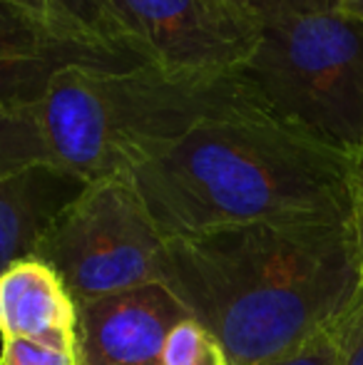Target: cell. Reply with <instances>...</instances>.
I'll use <instances>...</instances> for the list:
<instances>
[{"mask_svg":"<svg viewBox=\"0 0 363 365\" xmlns=\"http://www.w3.org/2000/svg\"><path fill=\"white\" fill-rule=\"evenodd\" d=\"M341 353V321L321 333L311 336L301 346L291 348L289 353L267 361L262 365H339Z\"/></svg>","mask_w":363,"mask_h":365,"instance_id":"obj_14","label":"cell"},{"mask_svg":"<svg viewBox=\"0 0 363 365\" xmlns=\"http://www.w3.org/2000/svg\"><path fill=\"white\" fill-rule=\"evenodd\" d=\"M162 286L232 365H262L344 321L363 296L351 224H247L167 239Z\"/></svg>","mask_w":363,"mask_h":365,"instance_id":"obj_1","label":"cell"},{"mask_svg":"<svg viewBox=\"0 0 363 365\" xmlns=\"http://www.w3.org/2000/svg\"><path fill=\"white\" fill-rule=\"evenodd\" d=\"M85 187L48 167L0 172V274L38 254L48 229Z\"/></svg>","mask_w":363,"mask_h":365,"instance_id":"obj_10","label":"cell"},{"mask_svg":"<svg viewBox=\"0 0 363 365\" xmlns=\"http://www.w3.org/2000/svg\"><path fill=\"white\" fill-rule=\"evenodd\" d=\"M0 365H78V356L28 338H3Z\"/></svg>","mask_w":363,"mask_h":365,"instance_id":"obj_15","label":"cell"},{"mask_svg":"<svg viewBox=\"0 0 363 365\" xmlns=\"http://www.w3.org/2000/svg\"><path fill=\"white\" fill-rule=\"evenodd\" d=\"M0 336L75 353L78 303L45 261L33 256L0 274Z\"/></svg>","mask_w":363,"mask_h":365,"instance_id":"obj_9","label":"cell"},{"mask_svg":"<svg viewBox=\"0 0 363 365\" xmlns=\"http://www.w3.org/2000/svg\"><path fill=\"white\" fill-rule=\"evenodd\" d=\"M259 110L237 75L177 77L150 65L60 70L38 102L0 117V172L48 167L85 184L127 179L194 125Z\"/></svg>","mask_w":363,"mask_h":365,"instance_id":"obj_3","label":"cell"},{"mask_svg":"<svg viewBox=\"0 0 363 365\" xmlns=\"http://www.w3.org/2000/svg\"><path fill=\"white\" fill-rule=\"evenodd\" d=\"M102 3L132 58L167 75H237L262 40V25L227 0Z\"/></svg>","mask_w":363,"mask_h":365,"instance_id":"obj_6","label":"cell"},{"mask_svg":"<svg viewBox=\"0 0 363 365\" xmlns=\"http://www.w3.org/2000/svg\"><path fill=\"white\" fill-rule=\"evenodd\" d=\"M70 65L135 68L58 38L18 5L0 0V117L38 102Z\"/></svg>","mask_w":363,"mask_h":365,"instance_id":"obj_8","label":"cell"},{"mask_svg":"<svg viewBox=\"0 0 363 365\" xmlns=\"http://www.w3.org/2000/svg\"><path fill=\"white\" fill-rule=\"evenodd\" d=\"M239 80L264 115L363 162V20L331 10L264 25Z\"/></svg>","mask_w":363,"mask_h":365,"instance_id":"obj_4","label":"cell"},{"mask_svg":"<svg viewBox=\"0 0 363 365\" xmlns=\"http://www.w3.org/2000/svg\"><path fill=\"white\" fill-rule=\"evenodd\" d=\"M184 318L162 284L78 303V365H162L167 336Z\"/></svg>","mask_w":363,"mask_h":365,"instance_id":"obj_7","label":"cell"},{"mask_svg":"<svg viewBox=\"0 0 363 365\" xmlns=\"http://www.w3.org/2000/svg\"><path fill=\"white\" fill-rule=\"evenodd\" d=\"M361 167L247 110L194 125L127 182L165 239H189L247 224H349Z\"/></svg>","mask_w":363,"mask_h":365,"instance_id":"obj_2","label":"cell"},{"mask_svg":"<svg viewBox=\"0 0 363 365\" xmlns=\"http://www.w3.org/2000/svg\"><path fill=\"white\" fill-rule=\"evenodd\" d=\"M339 365H363V296L354 311L341 321Z\"/></svg>","mask_w":363,"mask_h":365,"instance_id":"obj_16","label":"cell"},{"mask_svg":"<svg viewBox=\"0 0 363 365\" xmlns=\"http://www.w3.org/2000/svg\"><path fill=\"white\" fill-rule=\"evenodd\" d=\"M167 239L127 179L88 184L38 246L75 303L162 281Z\"/></svg>","mask_w":363,"mask_h":365,"instance_id":"obj_5","label":"cell"},{"mask_svg":"<svg viewBox=\"0 0 363 365\" xmlns=\"http://www.w3.org/2000/svg\"><path fill=\"white\" fill-rule=\"evenodd\" d=\"M68 43L83 45L122 65H142L125 48L102 0H8Z\"/></svg>","mask_w":363,"mask_h":365,"instance_id":"obj_11","label":"cell"},{"mask_svg":"<svg viewBox=\"0 0 363 365\" xmlns=\"http://www.w3.org/2000/svg\"><path fill=\"white\" fill-rule=\"evenodd\" d=\"M227 3L254 18L262 28L289 18H299V15L331 13L341 8V0H227Z\"/></svg>","mask_w":363,"mask_h":365,"instance_id":"obj_13","label":"cell"},{"mask_svg":"<svg viewBox=\"0 0 363 365\" xmlns=\"http://www.w3.org/2000/svg\"><path fill=\"white\" fill-rule=\"evenodd\" d=\"M351 231H354L356 241V254H359V266L363 276V167L359 174V184H356V197H354V212H351Z\"/></svg>","mask_w":363,"mask_h":365,"instance_id":"obj_17","label":"cell"},{"mask_svg":"<svg viewBox=\"0 0 363 365\" xmlns=\"http://www.w3.org/2000/svg\"><path fill=\"white\" fill-rule=\"evenodd\" d=\"M162 365H232L224 346L212 331L194 321L184 318L170 331L162 351Z\"/></svg>","mask_w":363,"mask_h":365,"instance_id":"obj_12","label":"cell"},{"mask_svg":"<svg viewBox=\"0 0 363 365\" xmlns=\"http://www.w3.org/2000/svg\"><path fill=\"white\" fill-rule=\"evenodd\" d=\"M341 13L354 15V18L363 20V0H341Z\"/></svg>","mask_w":363,"mask_h":365,"instance_id":"obj_18","label":"cell"}]
</instances>
